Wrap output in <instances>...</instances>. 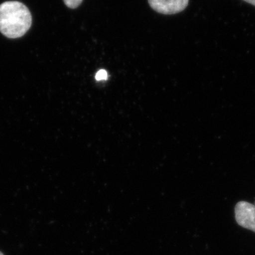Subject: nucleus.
<instances>
[{"instance_id": "1", "label": "nucleus", "mask_w": 255, "mask_h": 255, "mask_svg": "<svg viewBox=\"0 0 255 255\" xmlns=\"http://www.w3.org/2000/svg\"><path fill=\"white\" fill-rule=\"evenodd\" d=\"M32 16L26 5L17 1L0 4V32L9 38H18L31 28Z\"/></svg>"}, {"instance_id": "2", "label": "nucleus", "mask_w": 255, "mask_h": 255, "mask_svg": "<svg viewBox=\"0 0 255 255\" xmlns=\"http://www.w3.org/2000/svg\"><path fill=\"white\" fill-rule=\"evenodd\" d=\"M236 222L241 227L255 233V205L240 201L235 207Z\"/></svg>"}, {"instance_id": "3", "label": "nucleus", "mask_w": 255, "mask_h": 255, "mask_svg": "<svg viewBox=\"0 0 255 255\" xmlns=\"http://www.w3.org/2000/svg\"><path fill=\"white\" fill-rule=\"evenodd\" d=\"M149 4L157 12L163 14H174L187 8L189 0H148Z\"/></svg>"}, {"instance_id": "4", "label": "nucleus", "mask_w": 255, "mask_h": 255, "mask_svg": "<svg viewBox=\"0 0 255 255\" xmlns=\"http://www.w3.org/2000/svg\"><path fill=\"white\" fill-rule=\"evenodd\" d=\"M64 3L70 9H76L82 4L83 0H63Z\"/></svg>"}, {"instance_id": "5", "label": "nucleus", "mask_w": 255, "mask_h": 255, "mask_svg": "<svg viewBox=\"0 0 255 255\" xmlns=\"http://www.w3.org/2000/svg\"><path fill=\"white\" fill-rule=\"evenodd\" d=\"M95 78L96 80H98V81L106 80L108 78V73H107V72L105 70H100V71L97 72Z\"/></svg>"}, {"instance_id": "6", "label": "nucleus", "mask_w": 255, "mask_h": 255, "mask_svg": "<svg viewBox=\"0 0 255 255\" xmlns=\"http://www.w3.org/2000/svg\"><path fill=\"white\" fill-rule=\"evenodd\" d=\"M243 1L249 3V4L253 5V6H255V0H243Z\"/></svg>"}, {"instance_id": "7", "label": "nucleus", "mask_w": 255, "mask_h": 255, "mask_svg": "<svg viewBox=\"0 0 255 255\" xmlns=\"http://www.w3.org/2000/svg\"><path fill=\"white\" fill-rule=\"evenodd\" d=\"M0 255H3V253H1V252H0Z\"/></svg>"}]
</instances>
